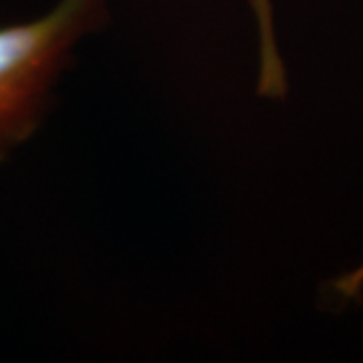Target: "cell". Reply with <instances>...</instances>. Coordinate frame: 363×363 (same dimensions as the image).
Returning a JSON list of instances; mask_svg holds the SVG:
<instances>
[{"label":"cell","instance_id":"3","mask_svg":"<svg viewBox=\"0 0 363 363\" xmlns=\"http://www.w3.org/2000/svg\"><path fill=\"white\" fill-rule=\"evenodd\" d=\"M335 289H337L343 297H355L363 289V264H359L350 274L341 277L337 283H335Z\"/></svg>","mask_w":363,"mask_h":363},{"label":"cell","instance_id":"2","mask_svg":"<svg viewBox=\"0 0 363 363\" xmlns=\"http://www.w3.org/2000/svg\"><path fill=\"white\" fill-rule=\"evenodd\" d=\"M259 26V95L267 99H285L286 73L277 43L271 0H250Z\"/></svg>","mask_w":363,"mask_h":363},{"label":"cell","instance_id":"1","mask_svg":"<svg viewBox=\"0 0 363 363\" xmlns=\"http://www.w3.org/2000/svg\"><path fill=\"white\" fill-rule=\"evenodd\" d=\"M105 0H59L35 21L0 26V162L40 125L75 43L101 25Z\"/></svg>","mask_w":363,"mask_h":363}]
</instances>
